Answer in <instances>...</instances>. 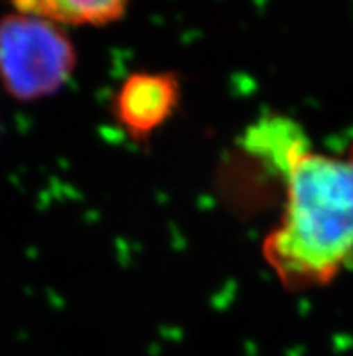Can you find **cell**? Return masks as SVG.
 Segmentation results:
<instances>
[{
  "mask_svg": "<svg viewBox=\"0 0 353 356\" xmlns=\"http://www.w3.org/2000/svg\"><path fill=\"white\" fill-rule=\"evenodd\" d=\"M63 26L15 11L0 20V83L17 99L62 89L76 67V49Z\"/></svg>",
  "mask_w": 353,
  "mask_h": 356,
  "instance_id": "cell-2",
  "label": "cell"
},
{
  "mask_svg": "<svg viewBox=\"0 0 353 356\" xmlns=\"http://www.w3.org/2000/svg\"><path fill=\"white\" fill-rule=\"evenodd\" d=\"M15 11L58 26H105L125 15L130 0H11Z\"/></svg>",
  "mask_w": 353,
  "mask_h": 356,
  "instance_id": "cell-4",
  "label": "cell"
},
{
  "mask_svg": "<svg viewBox=\"0 0 353 356\" xmlns=\"http://www.w3.org/2000/svg\"><path fill=\"white\" fill-rule=\"evenodd\" d=\"M179 99V81L164 72H137L119 87L117 122L135 138H143L171 116Z\"/></svg>",
  "mask_w": 353,
  "mask_h": 356,
  "instance_id": "cell-3",
  "label": "cell"
},
{
  "mask_svg": "<svg viewBox=\"0 0 353 356\" xmlns=\"http://www.w3.org/2000/svg\"><path fill=\"white\" fill-rule=\"evenodd\" d=\"M282 176L285 207L264 259L285 288L327 284L353 255V141L343 154L309 145Z\"/></svg>",
  "mask_w": 353,
  "mask_h": 356,
  "instance_id": "cell-1",
  "label": "cell"
}]
</instances>
